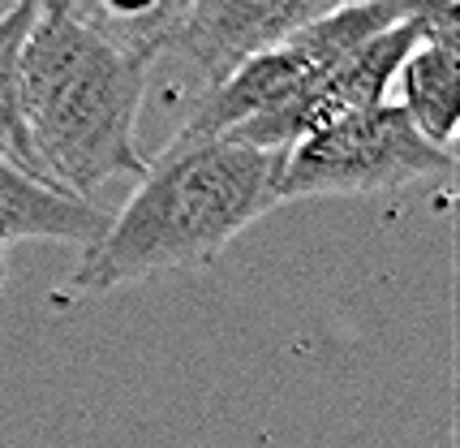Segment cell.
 <instances>
[{
	"label": "cell",
	"mask_w": 460,
	"mask_h": 448,
	"mask_svg": "<svg viewBox=\"0 0 460 448\" xmlns=\"http://www.w3.org/2000/svg\"><path fill=\"white\" fill-rule=\"evenodd\" d=\"M151 61L86 31L40 0L22 48V121L52 185L91 199L112 177H142L138 112Z\"/></svg>",
	"instance_id": "7a4b0ae2"
},
{
	"label": "cell",
	"mask_w": 460,
	"mask_h": 448,
	"mask_svg": "<svg viewBox=\"0 0 460 448\" xmlns=\"http://www.w3.org/2000/svg\"><path fill=\"white\" fill-rule=\"evenodd\" d=\"M35 13H40V0H26L9 18H0V156H9L26 173L43 177L31 139H26V121H22V48L35 26Z\"/></svg>",
	"instance_id": "9c48e42d"
},
{
	"label": "cell",
	"mask_w": 460,
	"mask_h": 448,
	"mask_svg": "<svg viewBox=\"0 0 460 448\" xmlns=\"http://www.w3.org/2000/svg\"><path fill=\"white\" fill-rule=\"evenodd\" d=\"M349 4L361 0H190L168 52L190 57L207 86H216L254 52L288 40L310 22L341 13Z\"/></svg>",
	"instance_id": "5b68a950"
},
{
	"label": "cell",
	"mask_w": 460,
	"mask_h": 448,
	"mask_svg": "<svg viewBox=\"0 0 460 448\" xmlns=\"http://www.w3.org/2000/svg\"><path fill=\"white\" fill-rule=\"evenodd\" d=\"M452 168V151L426 143L396 103H375L310 130L280 151L276 203L332 199V194H383L430 182Z\"/></svg>",
	"instance_id": "277c9868"
},
{
	"label": "cell",
	"mask_w": 460,
	"mask_h": 448,
	"mask_svg": "<svg viewBox=\"0 0 460 448\" xmlns=\"http://www.w3.org/2000/svg\"><path fill=\"white\" fill-rule=\"evenodd\" d=\"M103 228H108L103 207L0 156V246L4 250L9 242H69L86 250L103 237Z\"/></svg>",
	"instance_id": "8992f818"
},
{
	"label": "cell",
	"mask_w": 460,
	"mask_h": 448,
	"mask_svg": "<svg viewBox=\"0 0 460 448\" xmlns=\"http://www.w3.org/2000/svg\"><path fill=\"white\" fill-rule=\"evenodd\" d=\"M280 151L233 139H172L146 164L138 190L108 216L100 242L74 267L78 293H108L146 276L199 267L224 255L241 228L276 207Z\"/></svg>",
	"instance_id": "6da1fadb"
},
{
	"label": "cell",
	"mask_w": 460,
	"mask_h": 448,
	"mask_svg": "<svg viewBox=\"0 0 460 448\" xmlns=\"http://www.w3.org/2000/svg\"><path fill=\"white\" fill-rule=\"evenodd\" d=\"M456 18H439L426 26V35L413 43V52L404 57L401 74V108L413 121L426 143L452 151L460 117V57H456Z\"/></svg>",
	"instance_id": "52a82bcc"
},
{
	"label": "cell",
	"mask_w": 460,
	"mask_h": 448,
	"mask_svg": "<svg viewBox=\"0 0 460 448\" xmlns=\"http://www.w3.org/2000/svg\"><path fill=\"white\" fill-rule=\"evenodd\" d=\"M4 281H9V255H4V246H0V289H4Z\"/></svg>",
	"instance_id": "8fae6325"
},
{
	"label": "cell",
	"mask_w": 460,
	"mask_h": 448,
	"mask_svg": "<svg viewBox=\"0 0 460 448\" xmlns=\"http://www.w3.org/2000/svg\"><path fill=\"white\" fill-rule=\"evenodd\" d=\"M52 4L112 48L142 61H155L160 52H168L190 9V0H52Z\"/></svg>",
	"instance_id": "ba28073f"
},
{
	"label": "cell",
	"mask_w": 460,
	"mask_h": 448,
	"mask_svg": "<svg viewBox=\"0 0 460 448\" xmlns=\"http://www.w3.org/2000/svg\"><path fill=\"white\" fill-rule=\"evenodd\" d=\"M452 4L456 0H361L332 18L310 22L241 61L216 86H202L177 139H233L262 151H288L305 134L310 95L353 48L404 18L439 13Z\"/></svg>",
	"instance_id": "3957f363"
},
{
	"label": "cell",
	"mask_w": 460,
	"mask_h": 448,
	"mask_svg": "<svg viewBox=\"0 0 460 448\" xmlns=\"http://www.w3.org/2000/svg\"><path fill=\"white\" fill-rule=\"evenodd\" d=\"M22 4H26V0H0V18H9V13L22 9Z\"/></svg>",
	"instance_id": "30bf717a"
}]
</instances>
